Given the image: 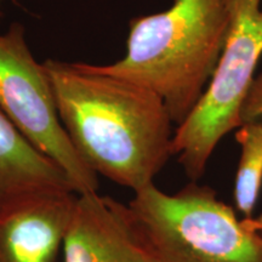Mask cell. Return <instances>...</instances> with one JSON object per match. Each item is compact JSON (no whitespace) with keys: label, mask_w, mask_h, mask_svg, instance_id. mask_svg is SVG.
Listing matches in <instances>:
<instances>
[{"label":"cell","mask_w":262,"mask_h":262,"mask_svg":"<svg viewBox=\"0 0 262 262\" xmlns=\"http://www.w3.org/2000/svg\"><path fill=\"white\" fill-rule=\"evenodd\" d=\"M42 63L62 125L84 163L134 193L155 183L172 156L173 122L162 98L94 64Z\"/></svg>","instance_id":"1"},{"label":"cell","mask_w":262,"mask_h":262,"mask_svg":"<svg viewBox=\"0 0 262 262\" xmlns=\"http://www.w3.org/2000/svg\"><path fill=\"white\" fill-rule=\"evenodd\" d=\"M228 22L226 0H173L165 11L131 19L125 56L94 67L152 90L179 125L210 80Z\"/></svg>","instance_id":"2"},{"label":"cell","mask_w":262,"mask_h":262,"mask_svg":"<svg viewBox=\"0 0 262 262\" xmlns=\"http://www.w3.org/2000/svg\"><path fill=\"white\" fill-rule=\"evenodd\" d=\"M129 206L157 262H262L258 229L209 186L191 181L170 194L152 183Z\"/></svg>","instance_id":"3"},{"label":"cell","mask_w":262,"mask_h":262,"mask_svg":"<svg viewBox=\"0 0 262 262\" xmlns=\"http://www.w3.org/2000/svg\"><path fill=\"white\" fill-rule=\"evenodd\" d=\"M229 22L210 80L176 126L171 153L186 176L198 181L219 142L243 124L242 110L262 57V0H226Z\"/></svg>","instance_id":"4"},{"label":"cell","mask_w":262,"mask_h":262,"mask_svg":"<svg viewBox=\"0 0 262 262\" xmlns=\"http://www.w3.org/2000/svg\"><path fill=\"white\" fill-rule=\"evenodd\" d=\"M0 110L63 170L75 194L97 192L98 176L72 145L58 117L47 68L33 56L18 22L0 33Z\"/></svg>","instance_id":"5"},{"label":"cell","mask_w":262,"mask_h":262,"mask_svg":"<svg viewBox=\"0 0 262 262\" xmlns=\"http://www.w3.org/2000/svg\"><path fill=\"white\" fill-rule=\"evenodd\" d=\"M63 262H157L129 204L98 192L77 194Z\"/></svg>","instance_id":"6"},{"label":"cell","mask_w":262,"mask_h":262,"mask_svg":"<svg viewBox=\"0 0 262 262\" xmlns=\"http://www.w3.org/2000/svg\"><path fill=\"white\" fill-rule=\"evenodd\" d=\"M66 193L75 192L63 170L0 110V217Z\"/></svg>","instance_id":"7"},{"label":"cell","mask_w":262,"mask_h":262,"mask_svg":"<svg viewBox=\"0 0 262 262\" xmlns=\"http://www.w3.org/2000/svg\"><path fill=\"white\" fill-rule=\"evenodd\" d=\"M75 195L49 196L0 217V262H54L63 245Z\"/></svg>","instance_id":"8"},{"label":"cell","mask_w":262,"mask_h":262,"mask_svg":"<svg viewBox=\"0 0 262 262\" xmlns=\"http://www.w3.org/2000/svg\"><path fill=\"white\" fill-rule=\"evenodd\" d=\"M241 157L234 180L233 199L243 219H253L262 188V120L245 122L235 134Z\"/></svg>","instance_id":"9"},{"label":"cell","mask_w":262,"mask_h":262,"mask_svg":"<svg viewBox=\"0 0 262 262\" xmlns=\"http://www.w3.org/2000/svg\"><path fill=\"white\" fill-rule=\"evenodd\" d=\"M249 221H250V224L253 225L255 228H260V227H262V214H261L260 216H257V217L249 219Z\"/></svg>","instance_id":"10"},{"label":"cell","mask_w":262,"mask_h":262,"mask_svg":"<svg viewBox=\"0 0 262 262\" xmlns=\"http://www.w3.org/2000/svg\"><path fill=\"white\" fill-rule=\"evenodd\" d=\"M3 2H4V0H0V19H2V18H3V9H2Z\"/></svg>","instance_id":"11"},{"label":"cell","mask_w":262,"mask_h":262,"mask_svg":"<svg viewBox=\"0 0 262 262\" xmlns=\"http://www.w3.org/2000/svg\"><path fill=\"white\" fill-rule=\"evenodd\" d=\"M256 229H258V232H260L261 235H262V227H260V228H256Z\"/></svg>","instance_id":"12"}]
</instances>
